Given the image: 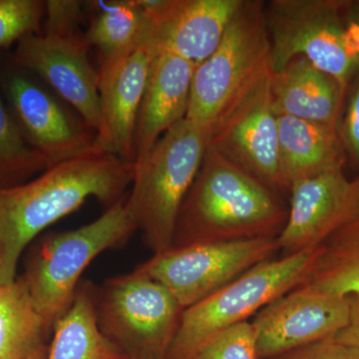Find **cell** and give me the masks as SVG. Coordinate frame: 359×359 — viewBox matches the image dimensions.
<instances>
[{
  "label": "cell",
  "mask_w": 359,
  "mask_h": 359,
  "mask_svg": "<svg viewBox=\"0 0 359 359\" xmlns=\"http://www.w3.org/2000/svg\"><path fill=\"white\" fill-rule=\"evenodd\" d=\"M133 176V163L92 147L32 181L0 187V285L16 280L21 255L47 226L89 198L109 208L124 197Z\"/></svg>",
  "instance_id": "1"
},
{
  "label": "cell",
  "mask_w": 359,
  "mask_h": 359,
  "mask_svg": "<svg viewBox=\"0 0 359 359\" xmlns=\"http://www.w3.org/2000/svg\"><path fill=\"white\" fill-rule=\"evenodd\" d=\"M287 214L278 193L209 145L180 211L172 248L276 238Z\"/></svg>",
  "instance_id": "2"
},
{
  "label": "cell",
  "mask_w": 359,
  "mask_h": 359,
  "mask_svg": "<svg viewBox=\"0 0 359 359\" xmlns=\"http://www.w3.org/2000/svg\"><path fill=\"white\" fill-rule=\"evenodd\" d=\"M211 130L182 120L161 137L145 159L134 164L127 205L154 254L171 249L182 205L196 177Z\"/></svg>",
  "instance_id": "3"
},
{
  "label": "cell",
  "mask_w": 359,
  "mask_h": 359,
  "mask_svg": "<svg viewBox=\"0 0 359 359\" xmlns=\"http://www.w3.org/2000/svg\"><path fill=\"white\" fill-rule=\"evenodd\" d=\"M137 230L123 197L92 223L42 243L21 276L52 332L72 304L87 266L105 250L125 244Z\"/></svg>",
  "instance_id": "4"
},
{
  "label": "cell",
  "mask_w": 359,
  "mask_h": 359,
  "mask_svg": "<svg viewBox=\"0 0 359 359\" xmlns=\"http://www.w3.org/2000/svg\"><path fill=\"white\" fill-rule=\"evenodd\" d=\"M318 247L268 259L226 287L184 309L167 359H196L226 328L257 314L269 302L301 287L318 256Z\"/></svg>",
  "instance_id": "5"
},
{
  "label": "cell",
  "mask_w": 359,
  "mask_h": 359,
  "mask_svg": "<svg viewBox=\"0 0 359 359\" xmlns=\"http://www.w3.org/2000/svg\"><path fill=\"white\" fill-rule=\"evenodd\" d=\"M269 73L271 42L263 2L243 0L216 50L196 67L186 119L211 130Z\"/></svg>",
  "instance_id": "6"
},
{
  "label": "cell",
  "mask_w": 359,
  "mask_h": 359,
  "mask_svg": "<svg viewBox=\"0 0 359 359\" xmlns=\"http://www.w3.org/2000/svg\"><path fill=\"white\" fill-rule=\"evenodd\" d=\"M104 335L128 359H167L184 309L162 283L135 269L96 292Z\"/></svg>",
  "instance_id": "7"
},
{
  "label": "cell",
  "mask_w": 359,
  "mask_h": 359,
  "mask_svg": "<svg viewBox=\"0 0 359 359\" xmlns=\"http://www.w3.org/2000/svg\"><path fill=\"white\" fill-rule=\"evenodd\" d=\"M344 2L269 1L264 14L271 73L280 72L294 58L304 57L334 77L346 91L359 72V58L347 44Z\"/></svg>",
  "instance_id": "8"
},
{
  "label": "cell",
  "mask_w": 359,
  "mask_h": 359,
  "mask_svg": "<svg viewBox=\"0 0 359 359\" xmlns=\"http://www.w3.org/2000/svg\"><path fill=\"white\" fill-rule=\"evenodd\" d=\"M278 250L276 238L204 243L154 254L136 269L162 283L186 309L271 259Z\"/></svg>",
  "instance_id": "9"
},
{
  "label": "cell",
  "mask_w": 359,
  "mask_h": 359,
  "mask_svg": "<svg viewBox=\"0 0 359 359\" xmlns=\"http://www.w3.org/2000/svg\"><path fill=\"white\" fill-rule=\"evenodd\" d=\"M271 73L262 78L219 118L209 145L276 193L289 191L280 168L278 118L271 97Z\"/></svg>",
  "instance_id": "10"
},
{
  "label": "cell",
  "mask_w": 359,
  "mask_h": 359,
  "mask_svg": "<svg viewBox=\"0 0 359 359\" xmlns=\"http://www.w3.org/2000/svg\"><path fill=\"white\" fill-rule=\"evenodd\" d=\"M158 55L148 32L124 55L103 61L99 72L100 125L93 148L134 164L137 118Z\"/></svg>",
  "instance_id": "11"
},
{
  "label": "cell",
  "mask_w": 359,
  "mask_h": 359,
  "mask_svg": "<svg viewBox=\"0 0 359 359\" xmlns=\"http://www.w3.org/2000/svg\"><path fill=\"white\" fill-rule=\"evenodd\" d=\"M349 297L297 287L256 314L259 359H273L320 340L332 339L346 327Z\"/></svg>",
  "instance_id": "12"
},
{
  "label": "cell",
  "mask_w": 359,
  "mask_h": 359,
  "mask_svg": "<svg viewBox=\"0 0 359 359\" xmlns=\"http://www.w3.org/2000/svg\"><path fill=\"white\" fill-rule=\"evenodd\" d=\"M87 43L75 32L34 33L18 41L14 61L43 78L95 130L100 125L99 73L90 63Z\"/></svg>",
  "instance_id": "13"
},
{
  "label": "cell",
  "mask_w": 359,
  "mask_h": 359,
  "mask_svg": "<svg viewBox=\"0 0 359 359\" xmlns=\"http://www.w3.org/2000/svg\"><path fill=\"white\" fill-rule=\"evenodd\" d=\"M157 50L197 67L214 53L243 0H136Z\"/></svg>",
  "instance_id": "14"
},
{
  "label": "cell",
  "mask_w": 359,
  "mask_h": 359,
  "mask_svg": "<svg viewBox=\"0 0 359 359\" xmlns=\"http://www.w3.org/2000/svg\"><path fill=\"white\" fill-rule=\"evenodd\" d=\"M8 95L26 139L52 166L84 154L94 139L51 94L28 78L9 79Z\"/></svg>",
  "instance_id": "15"
},
{
  "label": "cell",
  "mask_w": 359,
  "mask_h": 359,
  "mask_svg": "<svg viewBox=\"0 0 359 359\" xmlns=\"http://www.w3.org/2000/svg\"><path fill=\"white\" fill-rule=\"evenodd\" d=\"M351 181L342 168L299 180L290 185L287 223L276 238L283 257L320 245L341 211Z\"/></svg>",
  "instance_id": "16"
},
{
  "label": "cell",
  "mask_w": 359,
  "mask_h": 359,
  "mask_svg": "<svg viewBox=\"0 0 359 359\" xmlns=\"http://www.w3.org/2000/svg\"><path fill=\"white\" fill-rule=\"evenodd\" d=\"M196 66L174 54L161 52L142 101L135 131V162L147 157L157 142L185 119Z\"/></svg>",
  "instance_id": "17"
},
{
  "label": "cell",
  "mask_w": 359,
  "mask_h": 359,
  "mask_svg": "<svg viewBox=\"0 0 359 359\" xmlns=\"http://www.w3.org/2000/svg\"><path fill=\"white\" fill-rule=\"evenodd\" d=\"M318 250L301 287L340 297L359 294V176L351 181L341 211Z\"/></svg>",
  "instance_id": "18"
},
{
  "label": "cell",
  "mask_w": 359,
  "mask_h": 359,
  "mask_svg": "<svg viewBox=\"0 0 359 359\" xmlns=\"http://www.w3.org/2000/svg\"><path fill=\"white\" fill-rule=\"evenodd\" d=\"M344 92L334 77L304 57L271 73V105L276 116L339 126Z\"/></svg>",
  "instance_id": "19"
},
{
  "label": "cell",
  "mask_w": 359,
  "mask_h": 359,
  "mask_svg": "<svg viewBox=\"0 0 359 359\" xmlns=\"http://www.w3.org/2000/svg\"><path fill=\"white\" fill-rule=\"evenodd\" d=\"M278 118L280 168L285 185L342 168L344 148L337 125Z\"/></svg>",
  "instance_id": "20"
},
{
  "label": "cell",
  "mask_w": 359,
  "mask_h": 359,
  "mask_svg": "<svg viewBox=\"0 0 359 359\" xmlns=\"http://www.w3.org/2000/svg\"><path fill=\"white\" fill-rule=\"evenodd\" d=\"M95 301L93 285L80 283L69 309L53 328L46 359H128L99 327Z\"/></svg>",
  "instance_id": "21"
},
{
  "label": "cell",
  "mask_w": 359,
  "mask_h": 359,
  "mask_svg": "<svg viewBox=\"0 0 359 359\" xmlns=\"http://www.w3.org/2000/svg\"><path fill=\"white\" fill-rule=\"evenodd\" d=\"M52 332L22 276L0 285V359H27Z\"/></svg>",
  "instance_id": "22"
},
{
  "label": "cell",
  "mask_w": 359,
  "mask_h": 359,
  "mask_svg": "<svg viewBox=\"0 0 359 359\" xmlns=\"http://www.w3.org/2000/svg\"><path fill=\"white\" fill-rule=\"evenodd\" d=\"M100 11L91 21L85 40L103 55V61L124 55L149 32L147 14L136 0L100 1Z\"/></svg>",
  "instance_id": "23"
},
{
  "label": "cell",
  "mask_w": 359,
  "mask_h": 359,
  "mask_svg": "<svg viewBox=\"0 0 359 359\" xmlns=\"http://www.w3.org/2000/svg\"><path fill=\"white\" fill-rule=\"evenodd\" d=\"M50 167V162L26 139L0 99V187L21 185Z\"/></svg>",
  "instance_id": "24"
},
{
  "label": "cell",
  "mask_w": 359,
  "mask_h": 359,
  "mask_svg": "<svg viewBox=\"0 0 359 359\" xmlns=\"http://www.w3.org/2000/svg\"><path fill=\"white\" fill-rule=\"evenodd\" d=\"M44 14V2L39 0H0V47L36 32Z\"/></svg>",
  "instance_id": "25"
},
{
  "label": "cell",
  "mask_w": 359,
  "mask_h": 359,
  "mask_svg": "<svg viewBox=\"0 0 359 359\" xmlns=\"http://www.w3.org/2000/svg\"><path fill=\"white\" fill-rule=\"evenodd\" d=\"M196 359H259L252 323L243 321L212 337Z\"/></svg>",
  "instance_id": "26"
},
{
  "label": "cell",
  "mask_w": 359,
  "mask_h": 359,
  "mask_svg": "<svg viewBox=\"0 0 359 359\" xmlns=\"http://www.w3.org/2000/svg\"><path fill=\"white\" fill-rule=\"evenodd\" d=\"M348 98L339 131L344 150L359 166V72L349 84Z\"/></svg>",
  "instance_id": "27"
},
{
  "label": "cell",
  "mask_w": 359,
  "mask_h": 359,
  "mask_svg": "<svg viewBox=\"0 0 359 359\" xmlns=\"http://www.w3.org/2000/svg\"><path fill=\"white\" fill-rule=\"evenodd\" d=\"M44 4L46 14L45 32H76L81 18V2L73 0H48Z\"/></svg>",
  "instance_id": "28"
},
{
  "label": "cell",
  "mask_w": 359,
  "mask_h": 359,
  "mask_svg": "<svg viewBox=\"0 0 359 359\" xmlns=\"http://www.w3.org/2000/svg\"><path fill=\"white\" fill-rule=\"evenodd\" d=\"M273 359H359V349L332 337L297 347Z\"/></svg>",
  "instance_id": "29"
},
{
  "label": "cell",
  "mask_w": 359,
  "mask_h": 359,
  "mask_svg": "<svg viewBox=\"0 0 359 359\" xmlns=\"http://www.w3.org/2000/svg\"><path fill=\"white\" fill-rule=\"evenodd\" d=\"M349 320L346 327L334 337L346 346L359 349V294L349 295Z\"/></svg>",
  "instance_id": "30"
},
{
  "label": "cell",
  "mask_w": 359,
  "mask_h": 359,
  "mask_svg": "<svg viewBox=\"0 0 359 359\" xmlns=\"http://www.w3.org/2000/svg\"><path fill=\"white\" fill-rule=\"evenodd\" d=\"M344 18L359 25V1L344 2Z\"/></svg>",
  "instance_id": "31"
},
{
  "label": "cell",
  "mask_w": 359,
  "mask_h": 359,
  "mask_svg": "<svg viewBox=\"0 0 359 359\" xmlns=\"http://www.w3.org/2000/svg\"><path fill=\"white\" fill-rule=\"evenodd\" d=\"M48 344L42 346L41 348H39L36 353H33L32 355L27 359H46L47 353H48Z\"/></svg>",
  "instance_id": "32"
}]
</instances>
